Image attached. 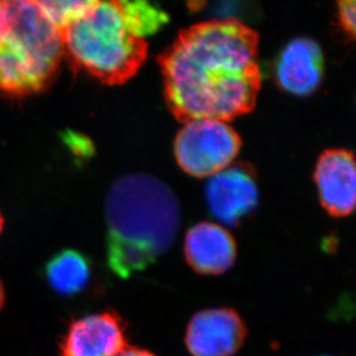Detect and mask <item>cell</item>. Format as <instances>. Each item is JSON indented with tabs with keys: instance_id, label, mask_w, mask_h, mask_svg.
<instances>
[{
	"instance_id": "6da1fadb",
	"label": "cell",
	"mask_w": 356,
	"mask_h": 356,
	"mask_svg": "<svg viewBox=\"0 0 356 356\" xmlns=\"http://www.w3.org/2000/svg\"><path fill=\"white\" fill-rule=\"evenodd\" d=\"M259 34L236 19L205 21L180 31L159 57L165 99L182 124L225 121L252 111L262 75Z\"/></svg>"
},
{
	"instance_id": "7a4b0ae2",
	"label": "cell",
	"mask_w": 356,
	"mask_h": 356,
	"mask_svg": "<svg viewBox=\"0 0 356 356\" xmlns=\"http://www.w3.org/2000/svg\"><path fill=\"white\" fill-rule=\"evenodd\" d=\"M108 266L128 278L152 266L178 236L181 210L166 184L148 175L118 179L108 192Z\"/></svg>"
},
{
	"instance_id": "3957f363",
	"label": "cell",
	"mask_w": 356,
	"mask_h": 356,
	"mask_svg": "<svg viewBox=\"0 0 356 356\" xmlns=\"http://www.w3.org/2000/svg\"><path fill=\"white\" fill-rule=\"evenodd\" d=\"M65 57L60 31L38 1L0 0V95L24 98L54 83Z\"/></svg>"
},
{
	"instance_id": "277c9868",
	"label": "cell",
	"mask_w": 356,
	"mask_h": 356,
	"mask_svg": "<svg viewBox=\"0 0 356 356\" xmlns=\"http://www.w3.org/2000/svg\"><path fill=\"white\" fill-rule=\"evenodd\" d=\"M60 36L73 71L84 72L108 86L126 83L148 56V43L128 27L119 1H94Z\"/></svg>"
},
{
	"instance_id": "5b68a950",
	"label": "cell",
	"mask_w": 356,
	"mask_h": 356,
	"mask_svg": "<svg viewBox=\"0 0 356 356\" xmlns=\"http://www.w3.org/2000/svg\"><path fill=\"white\" fill-rule=\"evenodd\" d=\"M241 148V140L225 121L195 119L187 121L175 141L180 168L197 178H205L229 168Z\"/></svg>"
},
{
	"instance_id": "8992f818",
	"label": "cell",
	"mask_w": 356,
	"mask_h": 356,
	"mask_svg": "<svg viewBox=\"0 0 356 356\" xmlns=\"http://www.w3.org/2000/svg\"><path fill=\"white\" fill-rule=\"evenodd\" d=\"M247 330L229 308L202 310L191 319L186 345L193 356H232L245 343Z\"/></svg>"
},
{
	"instance_id": "52a82bcc",
	"label": "cell",
	"mask_w": 356,
	"mask_h": 356,
	"mask_svg": "<svg viewBox=\"0 0 356 356\" xmlns=\"http://www.w3.org/2000/svg\"><path fill=\"white\" fill-rule=\"evenodd\" d=\"M127 347L124 323L113 312L75 319L60 341V356H118Z\"/></svg>"
},
{
	"instance_id": "ba28073f",
	"label": "cell",
	"mask_w": 356,
	"mask_h": 356,
	"mask_svg": "<svg viewBox=\"0 0 356 356\" xmlns=\"http://www.w3.org/2000/svg\"><path fill=\"white\" fill-rule=\"evenodd\" d=\"M205 194L212 215L225 225H236L259 203L255 178L242 165H232L210 177Z\"/></svg>"
},
{
	"instance_id": "9c48e42d",
	"label": "cell",
	"mask_w": 356,
	"mask_h": 356,
	"mask_svg": "<svg viewBox=\"0 0 356 356\" xmlns=\"http://www.w3.org/2000/svg\"><path fill=\"white\" fill-rule=\"evenodd\" d=\"M315 180L322 205L330 215L346 217L355 208L356 168L353 154L343 149L323 152Z\"/></svg>"
},
{
	"instance_id": "30bf717a",
	"label": "cell",
	"mask_w": 356,
	"mask_h": 356,
	"mask_svg": "<svg viewBox=\"0 0 356 356\" xmlns=\"http://www.w3.org/2000/svg\"><path fill=\"white\" fill-rule=\"evenodd\" d=\"M187 262L196 273L217 276L226 273L236 262L234 238L215 222H198L185 238Z\"/></svg>"
},
{
	"instance_id": "8fae6325",
	"label": "cell",
	"mask_w": 356,
	"mask_h": 356,
	"mask_svg": "<svg viewBox=\"0 0 356 356\" xmlns=\"http://www.w3.org/2000/svg\"><path fill=\"white\" fill-rule=\"evenodd\" d=\"M324 70L322 50L315 40L299 38L282 50L276 66L278 83L298 96L313 94L321 84Z\"/></svg>"
},
{
	"instance_id": "7c38bea8",
	"label": "cell",
	"mask_w": 356,
	"mask_h": 356,
	"mask_svg": "<svg viewBox=\"0 0 356 356\" xmlns=\"http://www.w3.org/2000/svg\"><path fill=\"white\" fill-rule=\"evenodd\" d=\"M44 276L59 296H78L90 282V261L78 250L65 249L51 257L44 269Z\"/></svg>"
},
{
	"instance_id": "4fadbf2b",
	"label": "cell",
	"mask_w": 356,
	"mask_h": 356,
	"mask_svg": "<svg viewBox=\"0 0 356 356\" xmlns=\"http://www.w3.org/2000/svg\"><path fill=\"white\" fill-rule=\"evenodd\" d=\"M128 27L138 38L155 34L168 21L164 10L148 1H119Z\"/></svg>"
},
{
	"instance_id": "5bb4252c",
	"label": "cell",
	"mask_w": 356,
	"mask_h": 356,
	"mask_svg": "<svg viewBox=\"0 0 356 356\" xmlns=\"http://www.w3.org/2000/svg\"><path fill=\"white\" fill-rule=\"evenodd\" d=\"M38 3L51 24L61 31L82 17L92 6L94 0H40Z\"/></svg>"
},
{
	"instance_id": "9a60e30c",
	"label": "cell",
	"mask_w": 356,
	"mask_h": 356,
	"mask_svg": "<svg viewBox=\"0 0 356 356\" xmlns=\"http://www.w3.org/2000/svg\"><path fill=\"white\" fill-rule=\"evenodd\" d=\"M356 3L354 0L340 1L338 3V17L340 24L350 38H354L356 27Z\"/></svg>"
},
{
	"instance_id": "2e32d148",
	"label": "cell",
	"mask_w": 356,
	"mask_h": 356,
	"mask_svg": "<svg viewBox=\"0 0 356 356\" xmlns=\"http://www.w3.org/2000/svg\"><path fill=\"white\" fill-rule=\"evenodd\" d=\"M118 356H155L154 354L149 353L147 350H138V348H131L126 347Z\"/></svg>"
},
{
	"instance_id": "e0dca14e",
	"label": "cell",
	"mask_w": 356,
	"mask_h": 356,
	"mask_svg": "<svg viewBox=\"0 0 356 356\" xmlns=\"http://www.w3.org/2000/svg\"><path fill=\"white\" fill-rule=\"evenodd\" d=\"M5 303V289H3V282L0 280V309L3 308Z\"/></svg>"
},
{
	"instance_id": "ac0fdd59",
	"label": "cell",
	"mask_w": 356,
	"mask_h": 356,
	"mask_svg": "<svg viewBox=\"0 0 356 356\" xmlns=\"http://www.w3.org/2000/svg\"><path fill=\"white\" fill-rule=\"evenodd\" d=\"M3 216H1V213H0V234H1V232H3Z\"/></svg>"
},
{
	"instance_id": "d6986e66",
	"label": "cell",
	"mask_w": 356,
	"mask_h": 356,
	"mask_svg": "<svg viewBox=\"0 0 356 356\" xmlns=\"http://www.w3.org/2000/svg\"><path fill=\"white\" fill-rule=\"evenodd\" d=\"M325 356H329V355H325Z\"/></svg>"
}]
</instances>
